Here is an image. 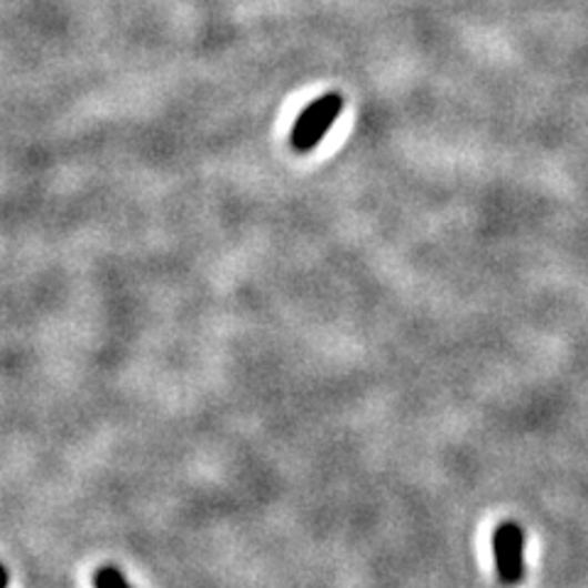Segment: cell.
<instances>
[{
    "instance_id": "cell-1",
    "label": "cell",
    "mask_w": 588,
    "mask_h": 588,
    "mask_svg": "<svg viewBox=\"0 0 588 588\" xmlns=\"http://www.w3.org/2000/svg\"><path fill=\"white\" fill-rule=\"evenodd\" d=\"M344 109V99L341 93H324L322 99H316L312 105L302 111V115L294 123L290 133V143L297 152H310L322 143L328 128L336 123V118Z\"/></svg>"
},
{
    "instance_id": "cell-2",
    "label": "cell",
    "mask_w": 588,
    "mask_h": 588,
    "mask_svg": "<svg viewBox=\"0 0 588 588\" xmlns=\"http://www.w3.org/2000/svg\"><path fill=\"white\" fill-rule=\"evenodd\" d=\"M493 555H496L498 579L505 586H517L525 576V533L517 523L498 525L493 535Z\"/></svg>"
},
{
    "instance_id": "cell-3",
    "label": "cell",
    "mask_w": 588,
    "mask_h": 588,
    "mask_svg": "<svg viewBox=\"0 0 588 588\" xmlns=\"http://www.w3.org/2000/svg\"><path fill=\"white\" fill-rule=\"evenodd\" d=\"M93 588H131V584L115 567H101L93 574Z\"/></svg>"
},
{
    "instance_id": "cell-4",
    "label": "cell",
    "mask_w": 588,
    "mask_h": 588,
    "mask_svg": "<svg viewBox=\"0 0 588 588\" xmlns=\"http://www.w3.org/2000/svg\"><path fill=\"white\" fill-rule=\"evenodd\" d=\"M0 588H8V571L3 569V564H0Z\"/></svg>"
}]
</instances>
